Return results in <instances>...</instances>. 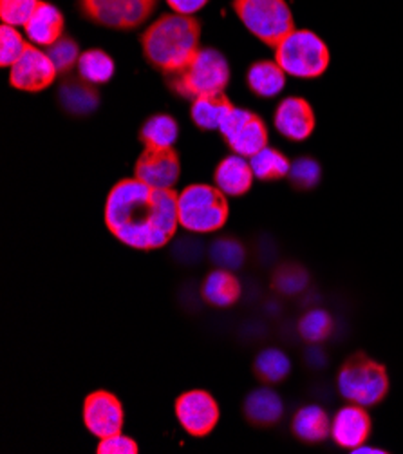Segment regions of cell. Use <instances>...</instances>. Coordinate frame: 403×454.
Returning a JSON list of instances; mask_svg holds the SVG:
<instances>
[{
	"label": "cell",
	"mask_w": 403,
	"mask_h": 454,
	"mask_svg": "<svg viewBox=\"0 0 403 454\" xmlns=\"http://www.w3.org/2000/svg\"><path fill=\"white\" fill-rule=\"evenodd\" d=\"M109 231L127 247L154 250L165 247L177 229V194L158 191L140 179H123L105 203Z\"/></svg>",
	"instance_id": "1"
},
{
	"label": "cell",
	"mask_w": 403,
	"mask_h": 454,
	"mask_svg": "<svg viewBox=\"0 0 403 454\" xmlns=\"http://www.w3.org/2000/svg\"><path fill=\"white\" fill-rule=\"evenodd\" d=\"M201 26L192 15H161L142 36L143 53L158 69L174 74L185 69L199 50Z\"/></svg>",
	"instance_id": "2"
},
{
	"label": "cell",
	"mask_w": 403,
	"mask_h": 454,
	"mask_svg": "<svg viewBox=\"0 0 403 454\" xmlns=\"http://www.w3.org/2000/svg\"><path fill=\"white\" fill-rule=\"evenodd\" d=\"M227 194L210 185H190L177 194V221L194 234H212L229 219Z\"/></svg>",
	"instance_id": "3"
},
{
	"label": "cell",
	"mask_w": 403,
	"mask_h": 454,
	"mask_svg": "<svg viewBox=\"0 0 403 454\" xmlns=\"http://www.w3.org/2000/svg\"><path fill=\"white\" fill-rule=\"evenodd\" d=\"M275 62L295 78H319L331 62L326 42L309 29L291 31L275 48Z\"/></svg>",
	"instance_id": "4"
},
{
	"label": "cell",
	"mask_w": 403,
	"mask_h": 454,
	"mask_svg": "<svg viewBox=\"0 0 403 454\" xmlns=\"http://www.w3.org/2000/svg\"><path fill=\"white\" fill-rule=\"evenodd\" d=\"M337 384L338 393L349 403L362 407L380 403L389 391V377L385 368L366 355L351 356L342 366Z\"/></svg>",
	"instance_id": "5"
},
{
	"label": "cell",
	"mask_w": 403,
	"mask_h": 454,
	"mask_svg": "<svg viewBox=\"0 0 403 454\" xmlns=\"http://www.w3.org/2000/svg\"><path fill=\"white\" fill-rule=\"evenodd\" d=\"M234 10L248 31L272 48L295 31L286 0H234Z\"/></svg>",
	"instance_id": "6"
},
{
	"label": "cell",
	"mask_w": 403,
	"mask_h": 454,
	"mask_svg": "<svg viewBox=\"0 0 403 454\" xmlns=\"http://www.w3.org/2000/svg\"><path fill=\"white\" fill-rule=\"evenodd\" d=\"M230 82V66L219 51L201 50L194 60L172 74V87L187 98L222 93Z\"/></svg>",
	"instance_id": "7"
},
{
	"label": "cell",
	"mask_w": 403,
	"mask_h": 454,
	"mask_svg": "<svg viewBox=\"0 0 403 454\" xmlns=\"http://www.w3.org/2000/svg\"><path fill=\"white\" fill-rule=\"evenodd\" d=\"M80 6L89 19L100 26L132 29L152 15L158 0H80Z\"/></svg>",
	"instance_id": "8"
},
{
	"label": "cell",
	"mask_w": 403,
	"mask_h": 454,
	"mask_svg": "<svg viewBox=\"0 0 403 454\" xmlns=\"http://www.w3.org/2000/svg\"><path fill=\"white\" fill-rule=\"evenodd\" d=\"M175 415L187 433L192 436H206L217 426L219 407L210 393L196 389L177 398Z\"/></svg>",
	"instance_id": "9"
},
{
	"label": "cell",
	"mask_w": 403,
	"mask_h": 454,
	"mask_svg": "<svg viewBox=\"0 0 403 454\" xmlns=\"http://www.w3.org/2000/svg\"><path fill=\"white\" fill-rule=\"evenodd\" d=\"M57 73L58 69L50 55L27 43L24 55L12 66L10 83L19 90L38 93V90H43L55 82Z\"/></svg>",
	"instance_id": "10"
},
{
	"label": "cell",
	"mask_w": 403,
	"mask_h": 454,
	"mask_svg": "<svg viewBox=\"0 0 403 454\" xmlns=\"http://www.w3.org/2000/svg\"><path fill=\"white\" fill-rule=\"evenodd\" d=\"M83 422L100 440L118 434L123 427V407L114 395L97 391L83 403Z\"/></svg>",
	"instance_id": "11"
},
{
	"label": "cell",
	"mask_w": 403,
	"mask_h": 454,
	"mask_svg": "<svg viewBox=\"0 0 403 454\" xmlns=\"http://www.w3.org/2000/svg\"><path fill=\"white\" fill-rule=\"evenodd\" d=\"M136 179L158 191H172L179 179V158L174 149L147 147L136 163Z\"/></svg>",
	"instance_id": "12"
},
{
	"label": "cell",
	"mask_w": 403,
	"mask_h": 454,
	"mask_svg": "<svg viewBox=\"0 0 403 454\" xmlns=\"http://www.w3.org/2000/svg\"><path fill=\"white\" fill-rule=\"evenodd\" d=\"M317 120L311 106L304 98H286L275 111V127L291 142H304L315 130Z\"/></svg>",
	"instance_id": "13"
},
{
	"label": "cell",
	"mask_w": 403,
	"mask_h": 454,
	"mask_svg": "<svg viewBox=\"0 0 403 454\" xmlns=\"http://www.w3.org/2000/svg\"><path fill=\"white\" fill-rule=\"evenodd\" d=\"M371 434V419L362 405L349 403L331 420V436L344 449H356Z\"/></svg>",
	"instance_id": "14"
},
{
	"label": "cell",
	"mask_w": 403,
	"mask_h": 454,
	"mask_svg": "<svg viewBox=\"0 0 403 454\" xmlns=\"http://www.w3.org/2000/svg\"><path fill=\"white\" fill-rule=\"evenodd\" d=\"M253 170L244 156H229L215 168V187L227 196H243L253 184Z\"/></svg>",
	"instance_id": "15"
},
{
	"label": "cell",
	"mask_w": 403,
	"mask_h": 454,
	"mask_svg": "<svg viewBox=\"0 0 403 454\" xmlns=\"http://www.w3.org/2000/svg\"><path fill=\"white\" fill-rule=\"evenodd\" d=\"M26 35L36 45H53L57 40L62 38L64 33V17L58 8L40 0L38 8L35 10L33 17L24 26Z\"/></svg>",
	"instance_id": "16"
},
{
	"label": "cell",
	"mask_w": 403,
	"mask_h": 454,
	"mask_svg": "<svg viewBox=\"0 0 403 454\" xmlns=\"http://www.w3.org/2000/svg\"><path fill=\"white\" fill-rule=\"evenodd\" d=\"M244 413L257 426L277 424L284 413L283 398L270 387L252 391L244 402Z\"/></svg>",
	"instance_id": "17"
},
{
	"label": "cell",
	"mask_w": 403,
	"mask_h": 454,
	"mask_svg": "<svg viewBox=\"0 0 403 454\" xmlns=\"http://www.w3.org/2000/svg\"><path fill=\"white\" fill-rule=\"evenodd\" d=\"M293 433L298 440L315 443L322 442L331 433V422L321 405H306L298 410L291 422Z\"/></svg>",
	"instance_id": "18"
},
{
	"label": "cell",
	"mask_w": 403,
	"mask_h": 454,
	"mask_svg": "<svg viewBox=\"0 0 403 454\" xmlns=\"http://www.w3.org/2000/svg\"><path fill=\"white\" fill-rule=\"evenodd\" d=\"M248 85L257 97L272 98L277 97L286 85L284 69L272 60L255 62L248 71Z\"/></svg>",
	"instance_id": "19"
},
{
	"label": "cell",
	"mask_w": 403,
	"mask_h": 454,
	"mask_svg": "<svg viewBox=\"0 0 403 454\" xmlns=\"http://www.w3.org/2000/svg\"><path fill=\"white\" fill-rule=\"evenodd\" d=\"M241 295L239 281L230 274V270H213L205 279L203 297L219 308L232 306Z\"/></svg>",
	"instance_id": "20"
},
{
	"label": "cell",
	"mask_w": 403,
	"mask_h": 454,
	"mask_svg": "<svg viewBox=\"0 0 403 454\" xmlns=\"http://www.w3.org/2000/svg\"><path fill=\"white\" fill-rule=\"evenodd\" d=\"M227 142L236 151V154L252 158L257 153H260L264 147H267V129L264 121L252 113L248 121Z\"/></svg>",
	"instance_id": "21"
},
{
	"label": "cell",
	"mask_w": 403,
	"mask_h": 454,
	"mask_svg": "<svg viewBox=\"0 0 403 454\" xmlns=\"http://www.w3.org/2000/svg\"><path fill=\"white\" fill-rule=\"evenodd\" d=\"M232 109H234L232 102L222 93L199 97L192 104V120L198 127L205 130H213V129H219L221 121L225 120V116Z\"/></svg>",
	"instance_id": "22"
},
{
	"label": "cell",
	"mask_w": 403,
	"mask_h": 454,
	"mask_svg": "<svg viewBox=\"0 0 403 454\" xmlns=\"http://www.w3.org/2000/svg\"><path fill=\"white\" fill-rule=\"evenodd\" d=\"M291 372V360L290 356L279 348H267L260 351L255 358V373L264 382H281Z\"/></svg>",
	"instance_id": "23"
},
{
	"label": "cell",
	"mask_w": 403,
	"mask_h": 454,
	"mask_svg": "<svg viewBox=\"0 0 403 454\" xmlns=\"http://www.w3.org/2000/svg\"><path fill=\"white\" fill-rule=\"evenodd\" d=\"M250 165L253 170V176L262 181H272V179H281L290 174L291 163L290 160L279 153L277 149L272 147H264L260 153L250 158Z\"/></svg>",
	"instance_id": "24"
},
{
	"label": "cell",
	"mask_w": 403,
	"mask_h": 454,
	"mask_svg": "<svg viewBox=\"0 0 403 454\" xmlns=\"http://www.w3.org/2000/svg\"><path fill=\"white\" fill-rule=\"evenodd\" d=\"M140 136L147 147L172 149L177 140V123L168 114H156L147 120Z\"/></svg>",
	"instance_id": "25"
},
{
	"label": "cell",
	"mask_w": 403,
	"mask_h": 454,
	"mask_svg": "<svg viewBox=\"0 0 403 454\" xmlns=\"http://www.w3.org/2000/svg\"><path fill=\"white\" fill-rule=\"evenodd\" d=\"M60 102L66 111L73 114H89L98 106V95L93 87L78 82H69L62 85Z\"/></svg>",
	"instance_id": "26"
},
{
	"label": "cell",
	"mask_w": 403,
	"mask_h": 454,
	"mask_svg": "<svg viewBox=\"0 0 403 454\" xmlns=\"http://www.w3.org/2000/svg\"><path fill=\"white\" fill-rule=\"evenodd\" d=\"M114 60L100 51V50H91L80 55L78 60V71L80 76L89 82V83H105L112 78L114 74Z\"/></svg>",
	"instance_id": "27"
},
{
	"label": "cell",
	"mask_w": 403,
	"mask_h": 454,
	"mask_svg": "<svg viewBox=\"0 0 403 454\" xmlns=\"http://www.w3.org/2000/svg\"><path fill=\"white\" fill-rule=\"evenodd\" d=\"M333 319L324 309H309L298 323V332L307 342H322L331 335Z\"/></svg>",
	"instance_id": "28"
},
{
	"label": "cell",
	"mask_w": 403,
	"mask_h": 454,
	"mask_svg": "<svg viewBox=\"0 0 403 454\" xmlns=\"http://www.w3.org/2000/svg\"><path fill=\"white\" fill-rule=\"evenodd\" d=\"M210 257L219 268L232 271L243 266L244 248L236 239H217L210 247Z\"/></svg>",
	"instance_id": "29"
},
{
	"label": "cell",
	"mask_w": 403,
	"mask_h": 454,
	"mask_svg": "<svg viewBox=\"0 0 403 454\" xmlns=\"http://www.w3.org/2000/svg\"><path fill=\"white\" fill-rule=\"evenodd\" d=\"M0 40H3V51H0V66L12 67L27 50L22 35L13 27L4 24L0 27Z\"/></svg>",
	"instance_id": "30"
},
{
	"label": "cell",
	"mask_w": 403,
	"mask_h": 454,
	"mask_svg": "<svg viewBox=\"0 0 403 454\" xmlns=\"http://www.w3.org/2000/svg\"><path fill=\"white\" fill-rule=\"evenodd\" d=\"M40 0H0V17L8 26H26Z\"/></svg>",
	"instance_id": "31"
},
{
	"label": "cell",
	"mask_w": 403,
	"mask_h": 454,
	"mask_svg": "<svg viewBox=\"0 0 403 454\" xmlns=\"http://www.w3.org/2000/svg\"><path fill=\"white\" fill-rule=\"evenodd\" d=\"M288 176L291 177L295 187L307 191V189H313V187L319 185L321 165L311 158H298L297 161L291 163V168H290Z\"/></svg>",
	"instance_id": "32"
},
{
	"label": "cell",
	"mask_w": 403,
	"mask_h": 454,
	"mask_svg": "<svg viewBox=\"0 0 403 454\" xmlns=\"http://www.w3.org/2000/svg\"><path fill=\"white\" fill-rule=\"evenodd\" d=\"M48 55L58 71H71L73 66L80 60L76 42L67 36H62L53 45H50Z\"/></svg>",
	"instance_id": "33"
},
{
	"label": "cell",
	"mask_w": 403,
	"mask_h": 454,
	"mask_svg": "<svg viewBox=\"0 0 403 454\" xmlns=\"http://www.w3.org/2000/svg\"><path fill=\"white\" fill-rule=\"evenodd\" d=\"M307 285V274L300 266H284L275 276V288L286 295H295L302 292Z\"/></svg>",
	"instance_id": "34"
},
{
	"label": "cell",
	"mask_w": 403,
	"mask_h": 454,
	"mask_svg": "<svg viewBox=\"0 0 403 454\" xmlns=\"http://www.w3.org/2000/svg\"><path fill=\"white\" fill-rule=\"evenodd\" d=\"M98 454H136L138 452V443L132 438L118 433L107 438H102L97 449Z\"/></svg>",
	"instance_id": "35"
},
{
	"label": "cell",
	"mask_w": 403,
	"mask_h": 454,
	"mask_svg": "<svg viewBox=\"0 0 403 454\" xmlns=\"http://www.w3.org/2000/svg\"><path fill=\"white\" fill-rule=\"evenodd\" d=\"M250 116H252L250 111L234 107V109L225 116V120L221 121V125H219V130H221L222 136H225V140L232 138V136L248 121Z\"/></svg>",
	"instance_id": "36"
},
{
	"label": "cell",
	"mask_w": 403,
	"mask_h": 454,
	"mask_svg": "<svg viewBox=\"0 0 403 454\" xmlns=\"http://www.w3.org/2000/svg\"><path fill=\"white\" fill-rule=\"evenodd\" d=\"M208 0H167V4L174 13L182 15H194L201 8L206 6Z\"/></svg>",
	"instance_id": "37"
},
{
	"label": "cell",
	"mask_w": 403,
	"mask_h": 454,
	"mask_svg": "<svg viewBox=\"0 0 403 454\" xmlns=\"http://www.w3.org/2000/svg\"><path fill=\"white\" fill-rule=\"evenodd\" d=\"M324 360H326V356H324V353L319 348H311L307 351V362H309L311 366H322Z\"/></svg>",
	"instance_id": "38"
},
{
	"label": "cell",
	"mask_w": 403,
	"mask_h": 454,
	"mask_svg": "<svg viewBox=\"0 0 403 454\" xmlns=\"http://www.w3.org/2000/svg\"><path fill=\"white\" fill-rule=\"evenodd\" d=\"M353 452L354 454H364V452H368V454H384L385 450H382V449H375V447H366V445H360V447H356V449H353Z\"/></svg>",
	"instance_id": "39"
}]
</instances>
